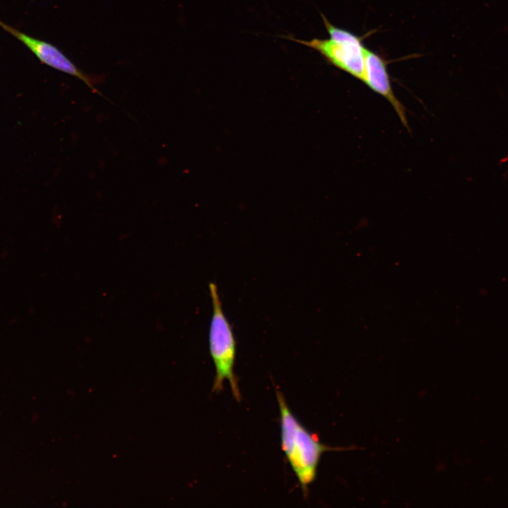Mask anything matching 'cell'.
I'll return each mask as SVG.
<instances>
[{
	"label": "cell",
	"instance_id": "1",
	"mask_svg": "<svg viewBox=\"0 0 508 508\" xmlns=\"http://www.w3.org/2000/svg\"><path fill=\"white\" fill-rule=\"evenodd\" d=\"M280 414L281 446L291 469L305 494L315 480L323 453L351 447H331L322 443L296 418L279 389H275Z\"/></svg>",
	"mask_w": 508,
	"mask_h": 508
},
{
	"label": "cell",
	"instance_id": "2",
	"mask_svg": "<svg viewBox=\"0 0 508 508\" xmlns=\"http://www.w3.org/2000/svg\"><path fill=\"white\" fill-rule=\"evenodd\" d=\"M209 291L212 306L209 329V349L215 368L212 391H221L224 382L227 380L233 396L237 401H240L241 393L234 370L236 341L232 327L223 311L217 286L214 283L209 284Z\"/></svg>",
	"mask_w": 508,
	"mask_h": 508
},
{
	"label": "cell",
	"instance_id": "3",
	"mask_svg": "<svg viewBox=\"0 0 508 508\" xmlns=\"http://www.w3.org/2000/svg\"><path fill=\"white\" fill-rule=\"evenodd\" d=\"M321 16L329 36L328 39L304 40L292 36L284 37L317 51L327 62L362 81L367 48L361 37L332 25L323 14Z\"/></svg>",
	"mask_w": 508,
	"mask_h": 508
},
{
	"label": "cell",
	"instance_id": "4",
	"mask_svg": "<svg viewBox=\"0 0 508 508\" xmlns=\"http://www.w3.org/2000/svg\"><path fill=\"white\" fill-rule=\"evenodd\" d=\"M0 27L22 42L34 55L44 64L54 69L68 74L83 81L94 93L108 99L96 87L101 82L102 76L87 74L77 66L61 50L54 44L43 41L16 30L0 20Z\"/></svg>",
	"mask_w": 508,
	"mask_h": 508
},
{
	"label": "cell",
	"instance_id": "5",
	"mask_svg": "<svg viewBox=\"0 0 508 508\" xmlns=\"http://www.w3.org/2000/svg\"><path fill=\"white\" fill-rule=\"evenodd\" d=\"M387 65V61L382 56L367 48L362 82L373 92L385 97L394 108L402 124L409 129L406 109L393 92Z\"/></svg>",
	"mask_w": 508,
	"mask_h": 508
}]
</instances>
